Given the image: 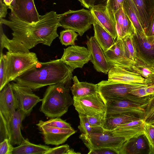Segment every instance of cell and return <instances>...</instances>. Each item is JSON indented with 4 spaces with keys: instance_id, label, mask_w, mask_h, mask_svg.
Listing matches in <instances>:
<instances>
[{
    "instance_id": "9c48e42d",
    "label": "cell",
    "mask_w": 154,
    "mask_h": 154,
    "mask_svg": "<svg viewBox=\"0 0 154 154\" xmlns=\"http://www.w3.org/2000/svg\"><path fill=\"white\" fill-rule=\"evenodd\" d=\"M9 8L12 15L22 21L32 23L40 20L34 0H14Z\"/></svg>"
},
{
    "instance_id": "83f0119b",
    "label": "cell",
    "mask_w": 154,
    "mask_h": 154,
    "mask_svg": "<svg viewBox=\"0 0 154 154\" xmlns=\"http://www.w3.org/2000/svg\"><path fill=\"white\" fill-rule=\"evenodd\" d=\"M122 8L131 22L135 30L139 33L146 35L141 25L139 14L133 0H125Z\"/></svg>"
},
{
    "instance_id": "30bf717a",
    "label": "cell",
    "mask_w": 154,
    "mask_h": 154,
    "mask_svg": "<svg viewBox=\"0 0 154 154\" xmlns=\"http://www.w3.org/2000/svg\"><path fill=\"white\" fill-rule=\"evenodd\" d=\"M106 115L125 113L134 114L144 120L147 104H141L126 99L109 101L106 103Z\"/></svg>"
},
{
    "instance_id": "74e56055",
    "label": "cell",
    "mask_w": 154,
    "mask_h": 154,
    "mask_svg": "<svg viewBox=\"0 0 154 154\" xmlns=\"http://www.w3.org/2000/svg\"><path fill=\"white\" fill-rule=\"evenodd\" d=\"M80 124L78 128L82 134L90 135L93 133L92 129L89 124L87 116L79 114Z\"/></svg>"
},
{
    "instance_id": "8d00e7d4",
    "label": "cell",
    "mask_w": 154,
    "mask_h": 154,
    "mask_svg": "<svg viewBox=\"0 0 154 154\" xmlns=\"http://www.w3.org/2000/svg\"><path fill=\"white\" fill-rule=\"evenodd\" d=\"M143 129L144 134L149 143L150 152L154 146V124L145 122Z\"/></svg>"
},
{
    "instance_id": "6da1fadb",
    "label": "cell",
    "mask_w": 154,
    "mask_h": 154,
    "mask_svg": "<svg viewBox=\"0 0 154 154\" xmlns=\"http://www.w3.org/2000/svg\"><path fill=\"white\" fill-rule=\"evenodd\" d=\"M59 16L52 11L40 15L39 21L32 23L22 21L11 14L9 20L0 19V53L4 48L9 51L28 53L38 44L50 46L59 36Z\"/></svg>"
},
{
    "instance_id": "277c9868",
    "label": "cell",
    "mask_w": 154,
    "mask_h": 154,
    "mask_svg": "<svg viewBox=\"0 0 154 154\" xmlns=\"http://www.w3.org/2000/svg\"><path fill=\"white\" fill-rule=\"evenodd\" d=\"M97 85L98 92L105 103L110 101L126 99L141 104H147L152 98L139 97L129 93L132 90L145 84H127L107 80L102 81Z\"/></svg>"
},
{
    "instance_id": "e575fe53",
    "label": "cell",
    "mask_w": 154,
    "mask_h": 154,
    "mask_svg": "<svg viewBox=\"0 0 154 154\" xmlns=\"http://www.w3.org/2000/svg\"><path fill=\"white\" fill-rule=\"evenodd\" d=\"M125 0H107L105 5L107 12L116 24L114 14L119 9L123 7Z\"/></svg>"
},
{
    "instance_id": "8992f818",
    "label": "cell",
    "mask_w": 154,
    "mask_h": 154,
    "mask_svg": "<svg viewBox=\"0 0 154 154\" xmlns=\"http://www.w3.org/2000/svg\"><path fill=\"white\" fill-rule=\"evenodd\" d=\"M59 22L65 29H69L77 32L82 36L91 27L95 18L90 10L82 9L69 10L59 16Z\"/></svg>"
},
{
    "instance_id": "484cf974",
    "label": "cell",
    "mask_w": 154,
    "mask_h": 154,
    "mask_svg": "<svg viewBox=\"0 0 154 154\" xmlns=\"http://www.w3.org/2000/svg\"><path fill=\"white\" fill-rule=\"evenodd\" d=\"M72 80L74 83L70 90L74 97H82L98 92L97 84L80 82L76 76L73 77Z\"/></svg>"
},
{
    "instance_id": "2e32d148",
    "label": "cell",
    "mask_w": 154,
    "mask_h": 154,
    "mask_svg": "<svg viewBox=\"0 0 154 154\" xmlns=\"http://www.w3.org/2000/svg\"><path fill=\"white\" fill-rule=\"evenodd\" d=\"M108 81L127 84H148L154 83L138 74L118 66H113L108 73Z\"/></svg>"
},
{
    "instance_id": "52a82bcc",
    "label": "cell",
    "mask_w": 154,
    "mask_h": 154,
    "mask_svg": "<svg viewBox=\"0 0 154 154\" xmlns=\"http://www.w3.org/2000/svg\"><path fill=\"white\" fill-rule=\"evenodd\" d=\"M79 138L88 148L89 152L101 148L113 149L119 151L127 141L125 137L114 135L110 132H93L90 135L82 134Z\"/></svg>"
},
{
    "instance_id": "8fae6325",
    "label": "cell",
    "mask_w": 154,
    "mask_h": 154,
    "mask_svg": "<svg viewBox=\"0 0 154 154\" xmlns=\"http://www.w3.org/2000/svg\"><path fill=\"white\" fill-rule=\"evenodd\" d=\"M14 94L18 103L19 109L23 111L26 116H29L33 108L42 99L34 94L30 88L17 83H11Z\"/></svg>"
},
{
    "instance_id": "4dcf8cb0",
    "label": "cell",
    "mask_w": 154,
    "mask_h": 154,
    "mask_svg": "<svg viewBox=\"0 0 154 154\" xmlns=\"http://www.w3.org/2000/svg\"><path fill=\"white\" fill-rule=\"evenodd\" d=\"M134 34L127 35L122 39L124 49L127 57L133 61L136 59L137 56V49Z\"/></svg>"
},
{
    "instance_id": "d590c367",
    "label": "cell",
    "mask_w": 154,
    "mask_h": 154,
    "mask_svg": "<svg viewBox=\"0 0 154 154\" xmlns=\"http://www.w3.org/2000/svg\"><path fill=\"white\" fill-rule=\"evenodd\" d=\"M39 122L51 127L68 129L72 128L69 123L61 119L60 117L51 118L45 122L41 120L39 121Z\"/></svg>"
},
{
    "instance_id": "ffe728a7",
    "label": "cell",
    "mask_w": 154,
    "mask_h": 154,
    "mask_svg": "<svg viewBox=\"0 0 154 154\" xmlns=\"http://www.w3.org/2000/svg\"><path fill=\"white\" fill-rule=\"evenodd\" d=\"M144 121L143 119L134 121L118 126L110 131L114 135L125 137L127 140L143 134Z\"/></svg>"
},
{
    "instance_id": "836d02e7",
    "label": "cell",
    "mask_w": 154,
    "mask_h": 154,
    "mask_svg": "<svg viewBox=\"0 0 154 154\" xmlns=\"http://www.w3.org/2000/svg\"><path fill=\"white\" fill-rule=\"evenodd\" d=\"M78 35L73 30L66 29L60 32L59 38L60 42L63 45L66 46L75 45V42L77 40Z\"/></svg>"
},
{
    "instance_id": "f35d334b",
    "label": "cell",
    "mask_w": 154,
    "mask_h": 154,
    "mask_svg": "<svg viewBox=\"0 0 154 154\" xmlns=\"http://www.w3.org/2000/svg\"><path fill=\"white\" fill-rule=\"evenodd\" d=\"M80 154L76 152L74 149L70 148L68 144H65L59 146L50 148L45 154Z\"/></svg>"
},
{
    "instance_id": "44dd1931",
    "label": "cell",
    "mask_w": 154,
    "mask_h": 154,
    "mask_svg": "<svg viewBox=\"0 0 154 154\" xmlns=\"http://www.w3.org/2000/svg\"><path fill=\"white\" fill-rule=\"evenodd\" d=\"M89 10L96 19L115 40L117 37L116 24L108 14L105 5H94Z\"/></svg>"
},
{
    "instance_id": "ab89813d",
    "label": "cell",
    "mask_w": 154,
    "mask_h": 154,
    "mask_svg": "<svg viewBox=\"0 0 154 154\" xmlns=\"http://www.w3.org/2000/svg\"><path fill=\"white\" fill-rule=\"evenodd\" d=\"M144 122L152 123L154 122V97L150 100L145 109Z\"/></svg>"
},
{
    "instance_id": "d6a6232c",
    "label": "cell",
    "mask_w": 154,
    "mask_h": 154,
    "mask_svg": "<svg viewBox=\"0 0 154 154\" xmlns=\"http://www.w3.org/2000/svg\"><path fill=\"white\" fill-rule=\"evenodd\" d=\"M129 93L139 97H154V83L137 87L131 90Z\"/></svg>"
},
{
    "instance_id": "f6af8a7d",
    "label": "cell",
    "mask_w": 154,
    "mask_h": 154,
    "mask_svg": "<svg viewBox=\"0 0 154 154\" xmlns=\"http://www.w3.org/2000/svg\"><path fill=\"white\" fill-rule=\"evenodd\" d=\"M88 154H119V151L116 149L107 148H101L92 150L89 152Z\"/></svg>"
},
{
    "instance_id": "5bb4252c",
    "label": "cell",
    "mask_w": 154,
    "mask_h": 154,
    "mask_svg": "<svg viewBox=\"0 0 154 154\" xmlns=\"http://www.w3.org/2000/svg\"><path fill=\"white\" fill-rule=\"evenodd\" d=\"M104 53L108 62L112 67H119L132 71L131 66L134 61L127 57L122 39H117L111 47Z\"/></svg>"
},
{
    "instance_id": "7bdbcfd3",
    "label": "cell",
    "mask_w": 154,
    "mask_h": 154,
    "mask_svg": "<svg viewBox=\"0 0 154 154\" xmlns=\"http://www.w3.org/2000/svg\"><path fill=\"white\" fill-rule=\"evenodd\" d=\"M145 33L147 39L153 43L154 38V12L151 17Z\"/></svg>"
},
{
    "instance_id": "bcb514c9",
    "label": "cell",
    "mask_w": 154,
    "mask_h": 154,
    "mask_svg": "<svg viewBox=\"0 0 154 154\" xmlns=\"http://www.w3.org/2000/svg\"><path fill=\"white\" fill-rule=\"evenodd\" d=\"M8 8V6L4 3L3 0H0V19L5 17Z\"/></svg>"
},
{
    "instance_id": "ee69618b",
    "label": "cell",
    "mask_w": 154,
    "mask_h": 154,
    "mask_svg": "<svg viewBox=\"0 0 154 154\" xmlns=\"http://www.w3.org/2000/svg\"><path fill=\"white\" fill-rule=\"evenodd\" d=\"M14 147L8 139H4L0 143V154H12Z\"/></svg>"
},
{
    "instance_id": "f1b7e54d",
    "label": "cell",
    "mask_w": 154,
    "mask_h": 154,
    "mask_svg": "<svg viewBox=\"0 0 154 154\" xmlns=\"http://www.w3.org/2000/svg\"><path fill=\"white\" fill-rule=\"evenodd\" d=\"M50 148L47 146L33 144L26 139L20 145L14 147L12 154H45Z\"/></svg>"
},
{
    "instance_id": "c3c4849f",
    "label": "cell",
    "mask_w": 154,
    "mask_h": 154,
    "mask_svg": "<svg viewBox=\"0 0 154 154\" xmlns=\"http://www.w3.org/2000/svg\"><path fill=\"white\" fill-rule=\"evenodd\" d=\"M4 3L9 7L14 0H3Z\"/></svg>"
},
{
    "instance_id": "ba28073f",
    "label": "cell",
    "mask_w": 154,
    "mask_h": 154,
    "mask_svg": "<svg viewBox=\"0 0 154 154\" xmlns=\"http://www.w3.org/2000/svg\"><path fill=\"white\" fill-rule=\"evenodd\" d=\"M73 105L79 114L91 116L106 114L105 103L98 92L81 97H73Z\"/></svg>"
},
{
    "instance_id": "f907efd6",
    "label": "cell",
    "mask_w": 154,
    "mask_h": 154,
    "mask_svg": "<svg viewBox=\"0 0 154 154\" xmlns=\"http://www.w3.org/2000/svg\"><path fill=\"white\" fill-rule=\"evenodd\" d=\"M107 0H101V1L102 2L105 1L106 2V3L107 1Z\"/></svg>"
},
{
    "instance_id": "4316f807",
    "label": "cell",
    "mask_w": 154,
    "mask_h": 154,
    "mask_svg": "<svg viewBox=\"0 0 154 154\" xmlns=\"http://www.w3.org/2000/svg\"><path fill=\"white\" fill-rule=\"evenodd\" d=\"M132 72H136L145 79L154 82V65L137 55L131 66Z\"/></svg>"
},
{
    "instance_id": "603a6c76",
    "label": "cell",
    "mask_w": 154,
    "mask_h": 154,
    "mask_svg": "<svg viewBox=\"0 0 154 154\" xmlns=\"http://www.w3.org/2000/svg\"><path fill=\"white\" fill-rule=\"evenodd\" d=\"M133 1L139 14L142 26L145 32L151 17L154 12V1Z\"/></svg>"
},
{
    "instance_id": "60d3db41",
    "label": "cell",
    "mask_w": 154,
    "mask_h": 154,
    "mask_svg": "<svg viewBox=\"0 0 154 154\" xmlns=\"http://www.w3.org/2000/svg\"><path fill=\"white\" fill-rule=\"evenodd\" d=\"M6 78L5 55L3 52L0 53V91L7 84Z\"/></svg>"
},
{
    "instance_id": "9a60e30c",
    "label": "cell",
    "mask_w": 154,
    "mask_h": 154,
    "mask_svg": "<svg viewBox=\"0 0 154 154\" xmlns=\"http://www.w3.org/2000/svg\"><path fill=\"white\" fill-rule=\"evenodd\" d=\"M88 39L86 44L91 55V61L97 72L107 74L112 67L108 62L104 52L94 36Z\"/></svg>"
},
{
    "instance_id": "ac0fdd59",
    "label": "cell",
    "mask_w": 154,
    "mask_h": 154,
    "mask_svg": "<svg viewBox=\"0 0 154 154\" xmlns=\"http://www.w3.org/2000/svg\"><path fill=\"white\" fill-rule=\"evenodd\" d=\"M25 116L23 111L17 109L14 112L10 119L7 122L9 141L13 146H19L25 140L21 133L20 128Z\"/></svg>"
},
{
    "instance_id": "5b68a950",
    "label": "cell",
    "mask_w": 154,
    "mask_h": 154,
    "mask_svg": "<svg viewBox=\"0 0 154 154\" xmlns=\"http://www.w3.org/2000/svg\"><path fill=\"white\" fill-rule=\"evenodd\" d=\"M5 55L6 78L7 83L14 81L38 61L36 54L8 51Z\"/></svg>"
},
{
    "instance_id": "7402d4cb",
    "label": "cell",
    "mask_w": 154,
    "mask_h": 154,
    "mask_svg": "<svg viewBox=\"0 0 154 154\" xmlns=\"http://www.w3.org/2000/svg\"><path fill=\"white\" fill-rule=\"evenodd\" d=\"M134 36L137 55L154 65V43L150 42L145 35L139 33L135 29Z\"/></svg>"
},
{
    "instance_id": "b9f144b4",
    "label": "cell",
    "mask_w": 154,
    "mask_h": 154,
    "mask_svg": "<svg viewBox=\"0 0 154 154\" xmlns=\"http://www.w3.org/2000/svg\"><path fill=\"white\" fill-rule=\"evenodd\" d=\"M9 140V134L7 122L5 118L0 112V142L4 139Z\"/></svg>"
},
{
    "instance_id": "3957f363",
    "label": "cell",
    "mask_w": 154,
    "mask_h": 154,
    "mask_svg": "<svg viewBox=\"0 0 154 154\" xmlns=\"http://www.w3.org/2000/svg\"><path fill=\"white\" fill-rule=\"evenodd\" d=\"M71 85L60 82L49 85L42 99L40 111L48 117H60L73 104L69 93Z\"/></svg>"
},
{
    "instance_id": "681fc988",
    "label": "cell",
    "mask_w": 154,
    "mask_h": 154,
    "mask_svg": "<svg viewBox=\"0 0 154 154\" xmlns=\"http://www.w3.org/2000/svg\"><path fill=\"white\" fill-rule=\"evenodd\" d=\"M149 154H154V146L153 148L150 150Z\"/></svg>"
},
{
    "instance_id": "cb8c5ba5",
    "label": "cell",
    "mask_w": 154,
    "mask_h": 154,
    "mask_svg": "<svg viewBox=\"0 0 154 154\" xmlns=\"http://www.w3.org/2000/svg\"><path fill=\"white\" fill-rule=\"evenodd\" d=\"M141 119H143L139 116L131 113L106 115L105 131L112 130L121 125Z\"/></svg>"
},
{
    "instance_id": "4fadbf2b",
    "label": "cell",
    "mask_w": 154,
    "mask_h": 154,
    "mask_svg": "<svg viewBox=\"0 0 154 154\" xmlns=\"http://www.w3.org/2000/svg\"><path fill=\"white\" fill-rule=\"evenodd\" d=\"M43 136L45 143L48 145L58 146L64 143L76 131L71 129L57 128L42 124H36Z\"/></svg>"
},
{
    "instance_id": "db71d44e",
    "label": "cell",
    "mask_w": 154,
    "mask_h": 154,
    "mask_svg": "<svg viewBox=\"0 0 154 154\" xmlns=\"http://www.w3.org/2000/svg\"></svg>"
},
{
    "instance_id": "d6986e66",
    "label": "cell",
    "mask_w": 154,
    "mask_h": 154,
    "mask_svg": "<svg viewBox=\"0 0 154 154\" xmlns=\"http://www.w3.org/2000/svg\"><path fill=\"white\" fill-rule=\"evenodd\" d=\"M149 147L143 134L127 140L119 151V154H149Z\"/></svg>"
},
{
    "instance_id": "7c38bea8",
    "label": "cell",
    "mask_w": 154,
    "mask_h": 154,
    "mask_svg": "<svg viewBox=\"0 0 154 154\" xmlns=\"http://www.w3.org/2000/svg\"><path fill=\"white\" fill-rule=\"evenodd\" d=\"M91 55L88 48L84 47L73 45L64 49L61 60L74 70L82 68L91 60Z\"/></svg>"
},
{
    "instance_id": "f5cc1de1",
    "label": "cell",
    "mask_w": 154,
    "mask_h": 154,
    "mask_svg": "<svg viewBox=\"0 0 154 154\" xmlns=\"http://www.w3.org/2000/svg\"><path fill=\"white\" fill-rule=\"evenodd\" d=\"M151 124H154V122H153V123H152Z\"/></svg>"
},
{
    "instance_id": "7a4b0ae2",
    "label": "cell",
    "mask_w": 154,
    "mask_h": 154,
    "mask_svg": "<svg viewBox=\"0 0 154 154\" xmlns=\"http://www.w3.org/2000/svg\"><path fill=\"white\" fill-rule=\"evenodd\" d=\"M74 69L60 59L45 62L38 61L14 81L17 83L36 90L60 82L71 84Z\"/></svg>"
},
{
    "instance_id": "d4e9b609",
    "label": "cell",
    "mask_w": 154,
    "mask_h": 154,
    "mask_svg": "<svg viewBox=\"0 0 154 154\" xmlns=\"http://www.w3.org/2000/svg\"><path fill=\"white\" fill-rule=\"evenodd\" d=\"M93 25L94 31V37L105 52L114 44L115 39L95 18Z\"/></svg>"
},
{
    "instance_id": "7dc6e473",
    "label": "cell",
    "mask_w": 154,
    "mask_h": 154,
    "mask_svg": "<svg viewBox=\"0 0 154 154\" xmlns=\"http://www.w3.org/2000/svg\"><path fill=\"white\" fill-rule=\"evenodd\" d=\"M81 5L86 8L90 9L94 5L96 0H78Z\"/></svg>"
},
{
    "instance_id": "e0dca14e",
    "label": "cell",
    "mask_w": 154,
    "mask_h": 154,
    "mask_svg": "<svg viewBox=\"0 0 154 154\" xmlns=\"http://www.w3.org/2000/svg\"><path fill=\"white\" fill-rule=\"evenodd\" d=\"M0 91V112L8 122L14 112L18 109V103L11 83H8Z\"/></svg>"
},
{
    "instance_id": "816d5d0a",
    "label": "cell",
    "mask_w": 154,
    "mask_h": 154,
    "mask_svg": "<svg viewBox=\"0 0 154 154\" xmlns=\"http://www.w3.org/2000/svg\"><path fill=\"white\" fill-rule=\"evenodd\" d=\"M153 43H154V38L153 40Z\"/></svg>"
},
{
    "instance_id": "f546056e",
    "label": "cell",
    "mask_w": 154,
    "mask_h": 154,
    "mask_svg": "<svg viewBox=\"0 0 154 154\" xmlns=\"http://www.w3.org/2000/svg\"><path fill=\"white\" fill-rule=\"evenodd\" d=\"M114 18L116 22L121 27L125 36L134 33L135 28L122 8L116 12Z\"/></svg>"
},
{
    "instance_id": "1f68e13d",
    "label": "cell",
    "mask_w": 154,
    "mask_h": 154,
    "mask_svg": "<svg viewBox=\"0 0 154 154\" xmlns=\"http://www.w3.org/2000/svg\"><path fill=\"white\" fill-rule=\"evenodd\" d=\"M87 116L93 132L105 131L106 114L100 113L93 116Z\"/></svg>"
}]
</instances>
